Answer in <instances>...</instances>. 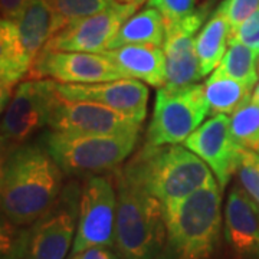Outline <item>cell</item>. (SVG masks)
<instances>
[{
    "mask_svg": "<svg viewBox=\"0 0 259 259\" xmlns=\"http://www.w3.org/2000/svg\"><path fill=\"white\" fill-rule=\"evenodd\" d=\"M64 170L44 144H23L2 158V219L30 226L45 216L62 193Z\"/></svg>",
    "mask_w": 259,
    "mask_h": 259,
    "instance_id": "6da1fadb",
    "label": "cell"
},
{
    "mask_svg": "<svg viewBox=\"0 0 259 259\" xmlns=\"http://www.w3.org/2000/svg\"><path fill=\"white\" fill-rule=\"evenodd\" d=\"M122 173L156 197L163 207L183 200L214 180L210 167L179 144H146L125 164Z\"/></svg>",
    "mask_w": 259,
    "mask_h": 259,
    "instance_id": "7a4b0ae2",
    "label": "cell"
},
{
    "mask_svg": "<svg viewBox=\"0 0 259 259\" xmlns=\"http://www.w3.org/2000/svg\"><path fill=\"white\" fill-rule=\"evenodd\" d=\"M117 190L115 248L124 259H175L168 242L163 204L128 180L112 175Z\"/></svg>",
    "mask_w": 259,
    "mask_h": 259,
    "instance_id": "3957f363",
    "label": "cell"
},
{
    "mask_svg": "<svg viewBox=\"0 0 259 259\" xmlns=\"http://www.w3.org/2000/svg\"><path fill=\"white\" fill-rule=\"evenodd\" d=\"M56 33V22L45 0H28L15 19L0 23V90L2 110L15 87L29 76L37 55Z\"/></svg>",
    "mask_w": 259,
    "mask_h": 259,
    "instance_id": "277c9868",
    "label": "cell"
},
{
    "mask_svg": "<svg viewBox=\"0 0 259 259\" xmlns=\"http://www.w3.org/2000/svg\"><path fill=\"white\" fill-rule=\"evenodd\" d=\"M164 209L175 259H210L222 231V189L210 182Z\"/></svg>",
    "mask_w": 259,
    "mask_h": 259,
    "instance_id": "5b68a950",
    "label": "cell"
},
{
    "mask_svg": "<svg viewBox=\"0 0 259 259\" xmlns=\"http://www.w3.org/2000/svg\"><path fill=\"white\" fill-rule=\"evenodd\" d=\"M137 141L139 136H76L51 130L44 146L65 173L94 176L117 168Z\"/></svg>",
    "mask_w": 259,
    "mask_h": 259,
    "instance_id": "8992f818",
    "label": "cell"
},
{
    "mask_svg": "<svg viewBox=\"0 0 259 259\" xmlns=\"http://www.w3.org/2000/svg\"><path fill=\"white\" fill-rule=\"evenodd\" d=\"M61 97L54 79H28L15 88L3 110L2 158L26 144L35 133L49 125Z\"/></svg>",
    "mask_w": 259,
    "mask_h": 259,
    "instance_id": "52a82bcc",
    "label": "cell"
},
{
    "mask_svg": "<svg viewBox=\"0 0 259 259\" xmlns=\"http://www.w3.org/2000/svg\"><path fill=\"white\" fill-rule=\"evenodd\" d=\"M209 111L203 85L158 88L153 117L146 133V144L166 146L183 143L202 125Z\"/></svg>",
    "mask_w": 259,
    "mask_h": 259,
    "instance_id": "ba28073f",
    "label": "cell"
},
{
    "mask_svg": "<svg viewBox=\"0 0 259 259\" xmlns=\"http://www.w3.org/2000/svg\"><path fill=\"white\" fill-rule=\"evenodd\" d=\"M117 190L112 176H88L81 189L79 218L71 256L93 246H115Z\"/></svg>",
    "mask_w": 259,
    "mask_h": 259,
    "instance_id": "9c48e42d",
    "label": "cell"
},
{
    "mask_svg": "<svg viewBox=\"0 0 259 259\" xmlns=\"http://www.w3.org/2000/svg\"><path fill=\"white\" fill-rule=\"evenodd\" d=\"M81 192L78 185L66 186L54 207L29 226L25 259H64L74 245L78 229Z\"/></svg>",
    "mask_w": 259,
    "mask_h": 259,
    "instance_id": "30bf717a",
    "label": "cell"
},
{
    "mask_svg": "<svg viewBox=\"0 0 259 259\" xmlns=\"http://www.w3.org/2000/svg\"><path fill=\"white\" fill-rule=\"evenodd\" d=\"M139 6L117 2L111 8L90 18L76 20L56 32L44 49L62 52H105L118 33L124 22L130 19Z\"/></svg>",
    "mask_w": 259,
    "mask_h": 259,
    "instance_id": "8fae6325",
    "label": "cell"
},
{
    "mask_svg": "<svg viewBox=\"0 0 259 259\" xmlns=\"http://www.w3.org/2000/svg\"><path fill=\"white\" fill-rule=\"evenodd\" d=\"M49 128L76 136H139L141 122L101 104L61 98Z\"/></svg>",
    "mask_w": 259,
    "mask_h": 259,
    "instance_id": "7c38bea8",
    "label": "cell"
},
{
    "mask_svg": "<svg viewBox=\"0 0 259 259\" xmlns=\"http://www.w3.org/2000/svg\"><path fill=\"white\" fill-rule=\"evenodd\" d=\"M29 78H51L61 83H98L122 79L124 76L101 54L44 49L32 65Z\"/></svg>",
    "mask_w": 259,
    "mask_h": 259,
    "instance_id": "4fadbf2b",
    "label": "cell"
},
{
    "mask_svg": "<svg viewBox=\"0 0 259 259\" xmlns=\"http://www.w3.org/2000/svg\"><path fill=\"white\" fill-rule=\"evenodd\" d=\"M209 15V5L196 9L187 18L166 26L163 51L166 55V85L182 88L193 85L203 78L196 52V32L202 28Z\"/></svg>",
    "mask_w": 259,
    "mask_h": 259,
    "instance_id": "5bb4252c",
    "label": "cell"
},
{
    "mask_svg": "<svg viewBox=\"0 0 259 259\" xmlns=\"http://www.w3.org/2000/svg\"><path fill=\"white\" fill-rule=\"evenodd\" d=\"M56 91L64 100L101 104L141 124L147 114L148 88L139 79L122 78L98 83L56 82Z\"/></svg>",
    "mask_w": 259,
    "mask_h": 259,
    "instance_id": "9a60e30c",
    "label": "cell"
},
{
    "mask_svg": "<svg viewBox=\"0 0 259 259\" xmlns=\"http://www.w3.org/2000/svg\"><path fill=\"white\" fill-rule=\"evenodd\" d=\"M183 146L210 167L221 189H225L235 175L242 148L232 137L231 118L226 114L213 115L194 130L183 141Z\"/></svg>",
    "mask_w": 259,
    "mask_h": 259,
    "instance_id": "2e32d148",
    "label": "cell"
},
{
    "mask_svg": "<svg viewBox=\"0 0 259 259\" xmlns=\"http://www.w3.org/2000/svg\"><path fill=\"white\" fill-rule=\"evenodd\" d=\"M225 238L238 259H259V207L241 186L226 199Z\"/></svg>",
    "mask_w": 259,
    "mask_h": 259,
    "instance_id": "e0dca14e",
    "label": "cell"
},
{
    "mask_svg": "<svg viewBox=\"0 0 259 259\" xmlns=\"http://www.w3.org/2000/svg\"><path fill=\"white\" fill-rule=\"evenodd\" d=\"M101 55L108 58L124 78L157 88L166 85V55L157 45H125L108 49Z\"/></svg>",
    "mask_w": 259,
    "mask_h": 259,
    "instance_id": "ac0fdd59",
    "label": "cell"
},
{
    "mask_svg": "<svg viewBox=\"0 0 259 259\" xmlns=\"http://www.w3.org/2000/svg\"><path fill=\"white\" fill-rule=\"evenodd\" d=\"M166 39V23L157 9L146 8L134 13L124 22L118 33L111 40L108 49L125 45H157L163 47ZM107 49V51H108Z\"/></svg>",
    "mask_w": 259,
    "mask_h": 259,
    "instance_id": "d6986e66",
    "label": "cell"
},
{
    "mask_svg": "<svg viewBox=\"0 0 259 259\" xmlns=\"http://www.w3.org/2000/svg\"><path fill=\"white\" fill-rule=\"evenodd\" d=\"M229 33L231 26L228 20L218 12H213L212 16L196 36V52L203 76L210 74L221 65L228 51L226 47H229Z\"/></svg>",
    "mask_w": 259,
    "mask_h": 259,
    "instance_id": "ffe728a7",
    "label": "cell"
},
{
    "mask_svg": "<svg viewBox=\"0 0 259 259\" xmlns=\"http://www.w3.org/2000/svg\"><path fill=\"white\" fill-rule=\"evenodd\" d=\"M204 94L209 102V115L233 114L246 101H249L252 87L232 79L226 75L213 71V75L206 81Z\"/></svg>",
    "mask_w": 259,
    "mask_h": 259,
    "instance_id": "44dd1931",
    "label": "cell"
},
{
    "mask_svg": "<svg viewBox=\"0 0 259 259\" xmlns=\"http://www.w3.org/2000/svg\"><path fill=\"white\" fill-rule=\"evenodd\" d=\"M258 58L259 54L256 51L233 42L229 44L222 62L216 68V71L253 88L259 79V72L256 69Z\"/></svg>",
    "mask_w": 259,
    "mask_h": 259,
    "instance_id": "7402d4cb",
    "label": "cell"
},
{
    "mask_svg": "<svg viewBox=\"0 0 259 259\" xmlns=\"http://www.w3.org/2000/svg\"><path fill=\"white\" fill-rule=\"evenodd\" d=\"M231 133L242 148L259 154V104L250 98L231 115Z\"/></svg>",
    "mask_w": 259,
    "mask_h": 259,
    "instance_id": "603a6c76",
    "label": "cell"
},
{
    "mask_svg": "<svg viewBox=\"0 0 259 259\" xmlns=\"http://www.w3.org/2000/svg\"><path fill=\"white\" fill-rule=\"evenodd\" d=\"M52 10L56 22V32L76 20L90 18L107 10L118 0H45Z\"/></svg>",
    "mask_w": 259,
    "mask_h": 259,
    "instance_id": "cb8c5ba5",
    "label": "cell"
},
{
    "mask_svg": "<svg viewBox=\"0 0 259 259\" xmlns=\"http://www.w3.org/2000/svg\"><path fill=\"white\" fill-rule=\"evenodd\" d=\"M235 175L239 185L259 207V154L241 148Z\"/></svg>",
    "mask_w": 259,
    "mask_h": 259,
    "instance_id": "d4e9b609",
    "label": "cell"
},
{
    "mask_svg": "<svg viewBox=\"0 0 259 259\" xmlns=\"http://www.w3.org/2000/svg\"><path fill=\"white\" fill-rule=\"evenodd\" d=\"M28 242L29 226H16L2 219V259H25Z\"/></svg>",
    "mask_w": 259,
    "mask_h": 259,
    "instance_id": "484cf974",
    "label": "cell"
},
{
    "mask_svg": "<svg viewBox=\"0 0 259 259\" xmlns=\"http://www.w3.org/2000/svg\"><path fill=\"white\" fill-rule=\"evenodd\" d=\"M258 10L259 0H223L214 12L228 20L231 32H233Z\"/></svg>",
    "mask_w": 259,
    "mask_h": 259,
    "instance_id": "4316f807",
    "label": "cell"
},
{
    "mask_svg": "<svg viewBox=\"0 0 259 259\" xmlns=\"http://www.w3.org/2000/svg\"><path fill=\"white\" fill-rule=\"evenodd\" d=\"M147 6L157 9L168 26L192 15L196 10V0H147Z\"/></svg>",
    "mask_w": 259,
    "mask_h": 259,
    "instance_id": "83f0119b",
    "label": "cell"
},
{
    "mask_svg": "<svg viewBox=\"0 0 259 259\" xmlns=\"http://www.w3.org/2000/svg\"><path fill=\"white\" fill-rule=\"evenodd\" d=\"M229 44H242L259 54V10L246 19L236 30L229 33Z\"/></svg>",
    "mask_w": 259,
    "mask_h": 259,
    "instance_id": "f1b7e54d",
    "label": "cell"
},
{
    "mask_svg": "<svg viewBox=\"0 0 259 259\" xmlns=\"http://www.w3.org/2000/svg\"><path fill=\"white\" fill-rule=\"evenodd\" d=\"M69 259H122L121 253L114 252L111 246H93L76 253Z\"/></svg>",
    "mask_w": 259,
    "mask_h": 259,
    "instance_id": "f546056e",
    "label": "cell"
},
{
    "mask_svg": "<svg viewBox=\"0 0 259 259\" xmlns=\"http://www.w3.org/2000/svg\"><path fill=\"white\" fill-rule=\"evenodd\" d=\"M28 0H0L2 20H10L16 18Z\"/></svg>",
    "mask_w": 259,
    "mask_h": 259,
    "instance_id": "4dcf8cb0",
    "label": "cell"
},
{
    "mask_svg": "<svg viewBox=\"0 0 259 259\" xmlns=\"http://www.w3.org/2000/svg\"><path fill=\"white\" fill-rule=\"evenodd\" d=\"M120 3H130V5H136V6H141L144 2H147V0H118Z\"/></svg>",
    "mask_w": 259,
    "mask_h": 259,
    "instance_id": "1f68e13d",
    "label": "cell"
},
{
    "mask_svg": "<svg viewBox=\"0 0 259 259\" xmlns=\"http://www.w3.org/2000/svg\"><path fill=\"white\" fill-rule=\"evenodd\" d=\"M252 100L259 104V82L256 83V88H255V91H253V97H252Z\"/></svg>",
    "mask_w": 259,
    "mask_h": 259,
    "instance_id": "d6a6232c",
    "label": "cell"
}]
</instances>
